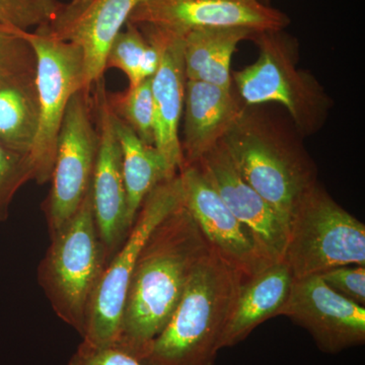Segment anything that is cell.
Returning a JSON list of instances; mask_svg holds the SVG:
<instances>
[{
    "label": "cell",
    "instance_id": "6da1fadb",
    "mask_svg": "<svg viewBox=\"0 0 365 365\" xmlns=\"http://www.w3.org/2000/svg\"><path fill=\"white\" fill-rule=\"evenodd\" d=\"M210 249L182 202L151 232L137 258L113 346L143 359Z\"/></svg>",
    "mask_w": 365,
    "mask_h": 365
},
{
    "label": "cell",
    "instance_id": "7a4b0ae2",
    "mask_svg": "<svg viewBox=\"0 0 365 365\" xmlns=\"http://www.w3.org/2000/svg\"><path fill=\"white\" fill-rule=\"evenodd\" d=\"M299 136L261 106H245L222 140L237 172L287 230L300 199L319 182L316 165Z\"/></svg>",
    "mask_w": 365,
    "mask_h": 365
},
{
    "label": "cell",
    "instance_id": "3957f363",
    "mask_svg": "<svg viewBox=\"0 0 365 365\" xmlns=\"http://www.w3.org/2000/svg\"><path fill=\"white\" fill-rule=\"evenodd\" d=\"M247 278L211 247L143 359L148 365H215Z\"/></svg>",
    "mask_w": 365,
    "mask_h": 365
},
{
    "label": "cell",
    "instance_id": "277c9868",
    "mask_svg": "<svg viewBox=\"0 0 365 365\" xmlns=\"http://www.w3.org/2000/svg\"><path fill=\"white\" fill-rule=\"evenodd\" d=\"M50 240L38 281L57 317L83 337L93 295L108 265L93 216L91 188L76 215Z\"/></svg>",
    "mask_w": 365,
    "mask_h": 365
},
{
    "label": "cell",
    "instance_id": "5b68a950",
    "mask_svg": "<svg viewBox=\"0 0 365 365\" xmlns=\"http://www.w3.org/2000/svg\"><path fill=\"white\" fill-rule=\"evenodd\" d=\"M259 58L232 74V86L245 106L277 103L287 109L302 137L323 127L331 101L313 74L297 67V41L284 31L254 36Z\"/></svg>",
    "mask_w": 365,
    "mask_h": 365
},
{
    "label": "cell",
    "instance_id": "8992f818",
    "mask_svg": "<svg viewBox=\"0 0 365 365\" xmlns=\"http://www.w3.org/2000/svg\"><path fill=\"white\" fill-rule=\"evenodd\" d=\"M284 261L294 279L341 266H365V225L318 182L302 196L288 227Z\"/></svg>",
    "mask_w": 365,
    "mask_h": 365
},
{
    "label": "cell",
    "instance_id": "52a82bcc",
    "mask_svg": "<svg viewBox=\"0 0 365 365\" xmlns=\"http://www.w3.org/2000/svg\"><path fill=\"white\" fill-rule=\"evenodd\" d=\"M182 202L180 174L160 182L144 199L130 232L108 263L98 282L83 341L97 347L115 344L137 258L151 232Z\"/></svg>",
    "mask_w": 365,
    "mask_h": 365
},
{
    "label": "cell",
    "instance_id": "ba28073f",
    "mask_svg": "<svg viewBox=\"0 0 365 365\" xmlns=\"http://www.w3.org/2000/svg\"><path fill=\"white\" fill-rule=\"evenodd\" d=\"M37 60L36 81L39 98V126L31 150L34 178L39 185L51 180L60 127L67 105L83 88L85 57L81 46L53 37L40 29L20 30ZM85 90V88H83Z\"/></svg>",
    "mask_w": 365,
    "mask_h": 365
},
{
    "label": "cell",
    "instance_id": "9c48e42d",
    "mask_svg": "<svg viewBox=\"0 0 365 365\" xmlns=\"http://www.w3.org/2000/svg\"><path fill=\"white\" fill-rule=\"evenodd\" d=\"M93 113L91 91H76L60 127L51 189L44 203L50 235L71 220L91 188L98 148Z\"/></svg>",
    "mask_w": 365,
    "mask_h": 365
},
{
    "label": "cell",
    "instance_id": "30bf717a",
    "mask_svg": "<svg viewBox=\"0 0 365 365\" xmlns=\"http://www.w3.org/2000/svg\"><path fill=\"white\" fill-rule=\"evenodd\" d=\"M128 21L182 37L197 29L245 28L262 33L284 30L290 24L287 14L261 0H146Z\"/></svg>",
    "mask_w": 365,
    "mask_h": 365
},
{
    "label": "cell",
    "instance_id": "8fae6325",
    "mask_svg": "<svg viewBox=\"0 0 365 365\" xmlns=\"http://www.w3.org/2000/svg\"><path fill=\"white\" fill-rule=\"evenodd\" d=\"M91 101L98 135L97 160L91 181V199L98 237L109 263L123 244L131 227L127 220L121 148L108 103L104 76L91 86Z\"/></svg>",
    "mask_w": 365,
    "mask_h": 365
},
{
    "label": "cell",
    "instance_id": "7c38bea8",
    "mask_svg": "<svg viewBox=\"0 0 365 365\" xmlns=\"http://www.w3.org/2000/svg\"><path fill=\"white\" fill-rule=\"evenodd\" d=\"M281 316L306 329L325 353L365 342V307L336 294L319 275L294 280Z\"/></svg>",
    "mask_w": 365,
    "mask_h": 365
},
{
    "label": "cell",
    "instance_id": "4fadbf2b",
    "mask_svg": "<svg viewBox=\"0 0 365 365\" xmlns=\"http://www.w3.org/2000/svg\"><path fill=\"white\" fill-rule=\"evenodd\" d=\"M184 205L208 244L248 279L270 265L198 165L180 170Z\"/></svg>",
    "mask_w": 365,
    "mask_h": 365
},
{
    "label": "cell",
    "instance_id": "5bb4252c",
    "mask_svg": "<svg viewBox=\"0 0 365 365\" xmlns=\"http://www.w3.org/2000/svg\"><path fill=\"white\" fill-rule=\"evenodd\" d=\"M196 165L232 215L248 230L262 256L269 263L284 260L287 227L237 172L222 141Z\"/></svg>",
    "mask_w": 365,
    "mask_h": 365
},
{
    "label": "cell",
    "instance_id": "9a60e30c",
    "mask_svg": "<svg viewBox=\"0 0 365 365\" xmlns=\"http://www.w3.org/2000/svg\"><path fill=\"white\" fill-rule=\"evenodd\" d=\"M146 0H73L64 6L54 23L40 26L57 39L81 46L85 57L83 88L104 76L110 46L132 13Z\"/></svg>",
    "mask_w": 365,
    "mask_h": 365
},
{
    "label": "cell",
    "instance_id": "2e32d148",
    "mask_svg": "<svg viewBox=\"0 0 365 365\" xmlns=\"http://www.w3.org/2000/svg\"><path fill=\"white\" fill-rule=\"evenodd\" d=\"M245 105L232 88L186 81L181 148L184 165H194L215 148L240 117Z\"/></svg>",
    "mask_w": 365,
    "mask_h": 365
},
{
    "label": "cell",
    "instance_id": "e0dca14e",
    "mask_svg": "<svg viewBox=\"0 0 365 365\" xmlns=\"http://www.w3.org/2000/svg\"><path fill=\"white\" fill-rule=\"evenodd\" d=\"M163 32L165 34V42L162 60L157 72L151 78L155 107L153 146L165 160L170 174L177 175L184 167L179 134L187 81L184 39L182 36L167 31Z\"/></svg>",
    "mask_w": 365,
    "mask_h": 365
},
{
    "label": "cell",
    "instance_id": "ac0fdd59",
    "mask_svg": "<svg viewBox=\"0 0 365 365\" xmlns=\"http://www.w3.org/2000/svg\"><path fill=\"white\" fill-rule=\"evenodd\" d=\"M294 280L284 260L274 262L245 280L228 321L222 349L239 344L264 322L281 316Z\"/></svg>",
    "mask_w": 365,
    "mask_h": 365
},
{
    "label": "cell",
    "instance_id": "d6986e66",
    "mask_svg": "<svg viewBox=\"0 0 365 365\" xmlns=\"http://www.w3.org/2000/svg\"><path fill=\"white\" fill-rule=\"evenodd\" d=\"M36 68L0 73V143L29 157L39 126Z\"/></svg>",
    "mask_w": 365,
    "mask_h": 365
},
{
    "label": "cell",
    "instance_id": "ffe728a7",
    "mask_svg": "<svg viewBox=\"0 0 365 365\" xmlns=\"http://www.w3.org/2000/svg\"><path fill=\"white\" fill-rule=\"evenodd\" d=\"M256 34L245 28H204L187 33L182 37L186 78L232 88V55L240 43L253 39Z\"/></svg>",
    "mask_w": 365,
    "mask_h": 365
},
{
    "label": "cell",
    "instance_id": "44dd1931",
    "mask_svg": "<svg viewBox=\"0 0 365 365\" xmlns=\"http://www.w3.org/2000/svg\"><path fill=\"white\" fill-rule=\"evenodd\" d=\"M113 122L121 148L127 220L132 227L144 199L151 190L176 175L170 174L167 163L155 146L144 143L130 127L114 115Z\"/></svg>",
    "mask_w": 365,
    "mask_h": 365
},
{
    "label": "cell",
    "instance_id": "7402d4cb",
    "mask_svg": "<svg viewBox=\"0 0 365 365\" xmlns=\"http://www.w3.org/2000/svg\"><path fill=\"white\" fill-rule=\"evenodd\" d=\"M112 114L135 132L148 145H155V107L151 78L144 79L122 93H108Z\"/></svg>",
    "mask_w": 365,
    "mask_h": 365
},
{
    "label": "cell",
    "instance_id": "603a6c76",
    "mask_svg": "<svg viewBox=\"0 0 365 365\" xmlns=\"http://www.w3.org/2000/svg\"><path fill=\"white\" fill-rule=\"evenodd\" d=\"M64 6L59 0H0V26L29 31L50 25Z\"/></svg>",
    "mask_w": 365,
    "mask_h": 365
},
{
    "label": "cell",
    "instance_id": "cb8c5ba5",
    "mask_svg": "<svg viewBox=\"0 0 365 365\" xmlns=\"http://www.w3.org/2000/svg\"><path fill=\"white\" fill-rule=\"evenodd\" d=\"M33 178L30 157L0 143V222L7 220L14 196Z\"/></svg>",
    "mask_w": 365,
    "mask_h": 365
},
{
    "label": "cell",
    "instance_id": "d4e9b609",
    "mask_svg": "<svg viewBox=\"0 0 365 365\" xmlns=\"http://www.w3.org/2000/svg\"><path fill=\"white\" fill-rule=\"evenodd\" d=\"M36 67L37 60L32 46L23 38L20 30L0 26V73Z\"/></svg>",
    "mask_w": 365,
    "mask_h": 365
},
{
    "label": "cell",
    "instance_id": "484cf974",
    "mask_svg": "<svg viewBox=\"0 0 365 365\" xmlns=\"http://www.w3.org/2000/svg\"><path fill=\"white\" fill-rule=\"evenodd\" d=\"M319 276L336 294L364 307L365 266H341Z\"/></svg>",
    "mask_w": 365,
    "mask_h": 365
},
{
    "label": "cell",
    "instance_id": "4316f807",
    "mask_svg": "<svg viewBox=\"0 0 365 365\" xmlns=\"http://www.w3.org/2000/svg\"><path fill=\"white\" fill-rule=\"evenodd\" d=\"M67 365H148L138 357L115 346L97 347L83 342L72 354Z\"/></svg>",
    "mask_w": 365,
    "mask_h": 365
}]
</instances>
